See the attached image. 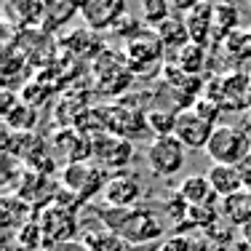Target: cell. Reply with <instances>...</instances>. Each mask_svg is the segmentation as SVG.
<instances>
[{"mask_svg":"<svg viewBox=\"0 0 251 251\" xmlns=\"http://www.w3.org/2000/svg\"><path fill=\"white\" fill-rule=\"evenodd\" d=\"M206 155L211 158V163H225V166H241L243 160L251 155V142L249 134L241 131L238 126H217L208 139Z\"/></svg>","mask_w":251,"mask_h":251,"instance_id":"1","label":"cell"},{"mask_svg":"<svg viewBox=\"0 0 251 251\" xmlns=\"http://www.w3.org/2000/svg\"><path fill=\"white\" fill-rule=\"evenodd\" d=\"M147 166L155 176H174L184 166V145L171 136H155L147 145Z\"/></svg>","mask_w":251,"mask_h":251,"instance_id":"2","label":"cell"},{"mask_svg":"<svg viewBox=\"0 0 251 251\" xmlns=\"http://www.w3.org/2000/svg\"><path fill=\"white\" fill-rule=\"evenodd\" d=\"M163 59V43L158 35L139 32L126 43V67L128 73H147Z\"/></svg>","mask_w":251,"mask_h":251,"instance_id":"3","label":"cell"},{"mask_svg":"<svg viewBox=\"0 0 251 251\" xmlns=\"http://www.w3.org/2000/svg\"><path fill=\"white\" fill-rule=\"evenodd\" d=\"M214 128H217V126L208 123L206 118H201L198 112L190 107V110H182V112L176 115L174 136L184 145V150H203V152H206L208 139H211Z\"/></svg>","mask_w":251,"mask_h":251,"instance_id":"4","label":"cell"},{"mask_svg":"<svg viewBox=\"0 0 251 251\" xmlns=\"http://www.w3.org/2000/svg\"><path fill=\"white\" fill-rule=\"evenodd\" d=\"M38 225H40L43 238L51 241L53 246H62V243L73 241V235L77 230V222H75L73 211H70V208H62L59 203H51V206L43 208Z\"/></svg>","mask_w":251,"mask_h":251,"instance_id":"5","label":"cell"},{"mask_svg":"<svg viewBox=\"0 0 251 251\" xmlns=\"http://www.w3.org/2000/svg\"><path fill=\"white\" fill-rule=\"evenodd\" d=\"M139 195H142V182L134 174H126V171L110 176L101 187V198L112 208H134Z\"/></svg>","mask_w":251,"mask_h":251,"instance_id":"6","label":"cell"},{"mask_svg":"<svg viewBox=\"0 0 251 251\" xmlns=\"http://www.w3.org/2000/svg\"><path fill=\"white\" fill-rule=\"evenodd\" d=\"M99 187H104V182H101V171L94 169V166L83 163V160H73V163L64 169V190L75 193L77 198L91 195L94 190H99Z\"/></svg>","mask_w":251,"mask_h":251,"instance_id":"7","label":"cell"},{"mask_svg":"<svg viewBox=\"0 0 251 251\" xmlns=\"http://www.w3.org/2000/svg\"><path fill=\"white\" fill-rule=\"evenodd\" d=\"M104 123H107V128H110V134H115V136H142V131H145V126H147V115H142V112H136V110H126V107H107V112H104ZM150 128V126H147Z\"/></svg>","mask_w":251,"mask_h":251,"instance_id":"8","label":"cell"},{"mask_svg":"<svg viewBox=\"0 0 251 251\" xmlns=\"http://www.w3.org/2000/svg\"><path fill=\"white\" fill-rule=\"evenodd\" d=\"M80 14L91 29H104L112 27L126 14V0H88Z\"/></svg>","mask_w":251,"mask_h":251,"instance_id":"9","label":"cell"},{"mask_svg":"<svg viewBox=\"0 0 251 251\" xmlns=\"http://www.w3.org/2000/svg\"><path fill=\"white\" fill-rule=\"evenodd\" d=\"M208 182H211L217 198H230V195L246 190L243 182V171L241 166H225V163H211V169L206 171Z\"/></svg>","mask_w":251,"mask_h":251,"instance_id":"10","label":"cell"},{"mask_svg":"<svg viewBox=\"0 0 251 251\" xmlns=\"http://www.w3.org/2000/svg\"><path fill=\"white\" fill-rule=\"evenodd\" d=\"M184 25H187V32H190V43L206 46L208 38H211V25H214V3L203 0L201 5H195L187 14Z\"/></svg>","mask_w":251,"mask_h":251,"instance_id":"11","label":"cell"},{"mask_svg":"<svg viewBox=\"0 0 251 251\" xmlns=\"http://www.w3.org/2000/svg\"><path fill=\"white\" fill-rule=\"evenodd\" d=\"M179 195H182V201L187 206H214V198H217V193H214V187H211L206 174L187 176L179 184Z\"/></svg>","mask_w":251,"mask_h":251,"instance_id":"12","label":"cell"},{"mask_svg":"<svg viewBox=\"0 0 251 251\" xmlns=\"http://www.w3.org/2000/svg\"><path fill=\"white\" fill-rule=\"evenodd\" d=\"M219 214L235 227L249 225L251 222V190H241V193L230 195V198H222Z\"/></svg>","mask_w":251,"mask_h":251,"instance_id":"13","label":"cell"},{"mask_svg":"<svg viewBox=\"0 0 251 251\" xmlns=\"http://www.w3.org/2000/svg\"><path fill=\"white\" fill-rule=\"evenodd\" d=\"M158 251H208L203 232H174L158 246Z\"/></svg>","mask_w":251,"mask_h":251,"instance_id":"14","label":"cell"},{"mask_svg":"<svg viewBox=\"0 0 251 251\" xmlns=\"http://www.w3.org/2000/svg\"><path fill=\"white\" fill-rule=\"evenodd\" d=\"M238 25V11L227 3H214V25H211V35L214 38H225L230 35Z\"/></svg>","mask_w":251,"mask_h":251,"instance_id":"15","label":"cell"},{"mask_svg":"<svg viewBox=\"0 0 251 251\" xmlns=\"http://www.w3.org/2000/svg\"><path fill=\"white\" fill-rule=\"evenodd\" d=\"M155 35L160 38V43H163V46H182V49H184V46L190 43L187 25H184V22H179V19H174V16L155 29Z\"/></svg>","mask_w":251,"mask_h":251,"instance_id":"16","label":"cell"},{"mask_svg":"<svg viewBox=\"0 0 251 251\" xmlns=\"http://www.w3.org/2000/svg\"><path fill=\"white\" fill-rule=\"evenodd\" d=\"M171 3L169 0H142V19H145V25H152L158 29L163 22L171 19Z\"/></svg>","mask_w":251,"mask_h":251,"instance_id":"17","label":"cell"},{"mask_svg":"<svg viewBox=\"0 0 251 251\" xmlns=\"http://www.w3.org/2000/svg\"><path fill=\"white\" fill-rule=\"evenodd\" d=\"M176 115L174 110H150L147 112V126L155 131V136H171L176 128Z\"/></svg>","mask_w":251,"mask_h":251,"instance_id":"18","label":"cell"},{"mask_svg":"<svg viewBox=\"0 0 251 251\" xmlns=\"http://www.w3.org/2000/svg\"><path fill=\"white\" fill-rule=\"evenodd\" d=\"M203 56H206V51H203V46L198 43H187L182 49V53H179V64H182V70L187 75L198 73V70L203 67Z\"/></svg>","mask_w":251,"mask_h":251,"instance_id":"19","label":"cell"},{"mask_svg":"<svg viewBox=\"0 0 251 251\" xmlns=\"http://www.w3.org/2000/svg\"><path fill=\"white\" fill-rule=\"evenodd\" d=\"M184 214L190 217V225L198 227V230H206V227L217 225V217H219V211L214 206H187Z\"/></svg>","mask_w":251,"mask_h":251,"instance_id":"20","label":"cell"},{"mask_svg":"<svg viewBox=\"0 0 251 251\" xmlns=\"http://www.w3.org/2000/svg\"><path fill=\"white\" fill-rule=\"evenodd\" d=\"M16 110H19V112H16V118H5V123H8L11 128H19V126H22V128H29V126L35 123V112L29 110V107H22V104L16 107Z\"/></svg>","mask_w":251,"mask_h":251,"instance_id":"21","label":"cell"},{"mask_svg":"<svg viewBox=\"0 0 251 251\" xmlns=\"http://www.w3.org/2000/svg\"><path fill=\"white\" fill-rule=\"evenodd\" d=\"M193 110L198 112L201 118H206L208 123H214V121H217V115H219V107H217V104H211V101H195Z\"/></svg>","mask_w":251,"mask_h":251,"instance_id":"22","label":"cell"},{"mask_svg":"<svg viewBox=\"0 0 251 251\" xmlns=\"http://www.w3.org/2000/svg\"><path fill=\"white\" fill-rule=\"evenodd\" d=\"M171 3V8L174 11H184V14H190V11L195 8V5H201L203 0H169Z\"/></svg>","mask_w":251,"mask_h":251,"instance_id":"23","label":"cell"},{"mask_svg":"<svg viewBox=\"0 0 251 251\" xmlns=\"http://www.w3.org/2000/svg\"><path fill=\"white\" fill-rule=\"evenodd\" d=\"M56 251H91V249L83 241H67V243H62V246H56Z\"/></svg>","mask_w":251,"mask_h":251,"instance_id":"24","label":"cell"},{"mask_svg":"<svg viewBox=\"0 0 251 251\" xmlns=\"http://www.w3.org/2000/svg\"><path fill=\"white\" fill-rule=\"evenodd\" d=\"M241 235H243V243H246V246H251V222L241 227Z\"/></svg>","mask_w":251,"mask_h":251,"instance_id":"25","label":"cell"},{"mask_svg":"<svg viewBox=\"0 0 251 251\" xmlns=\"http://www.w3.org/2000/svg\"><path fill=\"white\" fill-rule=\"evenodd\" d=\"M249 94H251V88H249Z\"/></svg>","mask_w":251,"mask_h":251,"instance_id":"26","label":"cell"}]
</instances>
